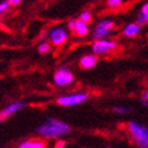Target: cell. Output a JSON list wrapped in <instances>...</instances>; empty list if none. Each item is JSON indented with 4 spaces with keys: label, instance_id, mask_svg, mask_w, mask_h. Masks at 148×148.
Here are the masks:
<instances>
[{
    "label": "cell",
    "instance_id": "6da1fadb",
    "mask_svg": "<svg viewBox=\"0 0 148 148\" xmlns=\"http://www.w3.org/2000/svg\"><path fill=\"white\" fill-rule=\"evenodd\" d=\"M36 132L39 134V136L44 138L57 140L68 135L71 132V126L63 120L56 118H47L36 127Z\"/></svg>",
    "mask_w": 148,
    "mask_h": 148
},
{
    "label": "cell",
    "instance_id": "7a4b0ae2",
    "mask_svg": "<svg viewBox=\"0 0 148 148\" xmlns=\"http://www.w3.org/2000/svg\"><path fill=\"white\" fill-rule=\"evenodd\" d=\"M126 130L131 141L138 148H148V127L137 120H130L126 124Z\"/></svg>",
    "mask_w": 148,
    "mask_h": 148
},
{
    "label": "cell",
    "instance_id": "3957f363",
    "mask_svg": "<svg viewBox=\"0 0 148 148\" xmlns=\"http://www.w3.org/2000/svg\"><path fill=\"white\" fill-rule=\"evenodd\" d=\"M115 27V22L112 18H102L95 23L92 28V38L94 40L97 39H109L110 35L113 34V30Z\"/></svg>",
    "mask_w": 148,
    "mask_h": 148
},
{
    "label": "cell",
    "instance_id": "277c9868",
    "mask_svg": "<svg viewBox=\"0 0 148 148\" xmlns=\"http://www.w3.org/2000/svg\"><path fill=\"white\" fill-rule=\"evenodd\" d=\"M89 94L85 91H78V92H72V94H67L63 96H60L56 103L61 107H74V106H79L83 104L89 100Z\"/></svg>",
    "mask_w": 148,
    "mask_h": 148
},
{
    "label": "cell",
    "instance_id": "5b68a950",
    "mask_svg": "<svg viewBox=\"0 0 148 148\" xmlns=\"http://www.w3.org/2000/svg\"><path fill=\"white\" fill-rule=\"evenodd\" d=\"M118 42L112 39H97L91 44V51L97 56H104L118 49Z\"/></svg>",
    "mask_w": 148,
    "mask_h": 148
},
{
    "label": "cell",
    "instance_id": "8992f818",
    "mask_svg": "<svg viewBox=\"0 0 148 148\" xmlns=\"http://www.w3.org/2000/svg\"><path fill=\"white\" fill-rule=\"evenodd\" d=\"M74 82V74L68 66H61L53 73V84L58 88L69 86Z\"/></svg>",
    "mask_w": 148,
    "mask_h": 148
},
{
    "label": "cell",
    "instance_id": "52a82bcc",
    "mask_svg": "<svg viewBox=\"0 0 148 148\" xmlns=\"http://www.w3.org/2000/svg\"><path fill=\"white\" fill-rule=\"evenodd\" d=\"M47 39L53 46H62L68 40V32L61 26L53 27L47 32Z\"/></svg>",
    "mask_w": 148,
    "mask_h": 148
},
{
    "label": "cell",
    "instance_id": "ba28073f",
    "mask_svg": "<svg viewBox=\"0 0 148 148\" xmlns=\"http://www.w3.org/2000/svg\"><path fill=\"white\" fill-rule=\"evenodd\" d=\"M68 27V30L74 34L78 38H85L90 34V27H89V23H85L83 21H80L79 18L78 20H71L67 24Z\"/></svg>",
    "mask_w": 148,
    "mask_h": 148
},
{
    "label": "cell",
    "instance_id": "9c48e42d",
    "mask_svg": "<svg viewBox=\"0 0 148 148\" xmlns=\"http://www.w3.org/2000/svg\"><path fill=\"white\" fill-rule=\"evenodd\" d=\"M27 107V102L24 101H16V102H12L10 104H8L1 112H0V118L1 119H6V118H10L11 115H14L15 113H17L18 110H21L23 108Z\"/></svg>",
    "mask_w": 148,
    "mask_h": 148
},
{
    "label": "cell",
    "instance_id": "30bf717a",
    "mask_svg": "<svg viewBox=\"0 0 148 148\" xmlns=\"http://www.w3.org/2000/svg\"><path fill=\"white\" fill-rule=\"evenodd\" d=\"M98 63V56L95 55L94 52L92 53H86L84 56L80 57L79 60V67L84 71H89V69H92L95 68Z\"/></svg>",
    "mask_w": 148,
    "mask_h": 148
},
{
    "label": "cell",
    "instance_id": "8fae6325",
    "mask_svg": "<svg viewBox=\"0 0 148 148\" xmlns=\"http://www.w3.org/2000/svg\"><path fill=\"white\" fill-rule=\"evenodd\" d=\"M141 27L142 26L138 24L137 22H130V23H127L126 26H124L121 33L125 38H129V39L136 38V36H138L141 33Z\"/></svg>",
    "mask_w": 148,
    "mask_h": 148
},
{
    "label": "cell",
    "instance_id": "7c38bea8",
    "mask_svg": "<svg viewBox=\"0 0 148 148\" xmlns=\"http://www.w3.org/2000/svg\"><path fill=\"white\" fill-rule=\"evenodd\" d=\"M136 22L141 26H146L148 24V0L141 5L140 11L137 12V16H136Z\"/></svg>",
    "mask_w": 148,
    "mask_h": 148
},
{
    "label": "cell",
    "instance_id": "4fadbf2b",
    "mask_svg": "<svg viewBox=\"0 0 148 148\" xmlns=\"http://www.w3.org/2000/svg\"><path fill=\"white\" fill-rule=\"evenodd\" d=\"M17 148H46V143L41 138H32L20 143Z\"/></svg>",
    "mask_w": 148,
    "mask_h": 148
},
{
    "label": "cell",
    "instance_id": "5bb4252c",
    "mask_svg": "<svg viewBox=\"0 0 148 148\" xmlns=\"http://www.w3.org/2000/svg\"><path fill=\"white\" fill-rule=\"evenodd\" d=\"M51 46H52V44L50 41H46V40H42V41H40L39 44H38V52L39 53H41V55H46V53H49L51 51Z\"/></svg>",
    "mask_w": 148,
    "mask_h": 148
},
{
    "label": "cell",
    "instance_id": "9a60e30c",
    "mask_svg": "<svg viewBox=\"0 0 148 148\" xmlns=\"http://www.w3.org/2000/svg\"><path fill=\"white\" fill-rule=\"evenodd\" d=\"M130 110L131 108L127 106H113L112 107V112L118 115H125L127 113H130Z\"/></svg>",
    "mask_w": 148,
    "mask_h": 148
},
{
    "label": "cell",
    "instance_id": "2e32d148",
    "mask_svg": "<svg viewBox=\"0 0 148 148\" xmlns=\"http://www.w3.org/2000/svg\"><path fill=\"white\" fill-rule=\"evenodd\" d=\"M79 20L80 21H83V22H85V23H92V21H94V16H92V14L90 11H83L82 14L79 15Z\"/></svg>",
    "mask_w": 148,
    "mask_h": 148
},
{
    "label": "cell",
    "instance_id": "e0dca14e",
    "mask_svg": "<svg viewBox=\"0 0 148 148\" xmlns=\"http://www.w3.org/2000/svg\"><path fill=\"white\" fill-rule=\"evenodd\" d=\"M124 3V0H107L106 4L109 9H118L123 5Z\"/></svg>",
    "mask_w": 148,
    "mask_h": 148
},
{
    "label": "cell",
    "instance_id": "ac0fdd59",
    "mask_svg": "<svg viewBox=\"0 0 148 148\" xmlns=\"http://www.w3.org/2000/svg\"><path fill=\"white\" fill-rule=\"evenodd\" d=\"M10 6L11 5H10V3L8 1V0H1V1H0V16L4 15L5 12H8Z\"/></svg>",
    "mask_w": 148,
    "mask_h": 148
},
{
    "label": "cell",
    "instance_id": "d6986e66",
    "mask_svg": "<svg viewBox=\"0 0 148 148\" xmlns=\"http://www.w3.org/2000/svg\"><path fill=\"white\" fill-rule=\"evenodd\" d=\"M66 146H67V142L63 138H57L56 143H55V148H64Z\"/></svg>",
    "mask_w": 148,
    "mask_h": 148
},
{
    "label": "cell",
    "instance_id": "ffe728a7",
    "mask_svg": "<svg viewBox=\"0 0 148 148\" xmlns=\"http://www.w3.org/2000/svg\"><path fill=\"white\" fill-rule=\"evenodd\" d=\"M8 1L10 3L11 6H17V5H20L23 0H8Z\"/></svg>",
    "mask_w": 148,
    "mask_h": 148
},
{
    "label": "cell",
    "instance_id": "44dd1931",
    "mask_svg": "<svg viewBox=\"0 0 148 148\" xmlns=\"http://www.w3.org/2000/svg\"><path fill=\"white\" fill-rule=\"evenodd\" d=\"M141 104H142V106H145L146 108H148V101L146 100V98H141Z\"/></svg>",
    "mask_w": 148,
    "mask_h": 148
},
{
    "label": "cell",
    "instance_id": "7402d4cb",
    "mask_svg": "<svg viewBox=\"0 0 148 148\" xmlns=\"http://www.w3.org/2000/svg\"><path fill=\"white\" fill-rule=\"evenodd\" d=\"M143 98H146V100L148 101V89H147V90L143 92Z\"/></svg>",
    "mask_w": 148,
    "mask_h": 148
},
{
    "label": "cell",
    "instance_id": "603a6c76",
    "mask_svg": "<svg viewBox=\"0 0 148 148\" xmlns=\"http://www.w3.org/2000/svg\"><path fill=\"white\" fill-rule=\"evenodd\" d=\"M3 26V23H1V21H0V27H1Z\"/></svg>",
    "mask_w": 148,
    "mask_h": 148
},
{
    "label": "cell",
    "instance_id": "cb8c5ba5",
    "mask_svg": "<svg viewBox=\"0 0 148 148\" xmlns=\"http://www.w3.org/2000/svg\"><path fill=\"white\" fill-rule=\"evenodd\" d=\"M1 120H3V119H1V118H0V121H1Z\"/></svg>",
    "mask_w": 148,
    "mask_h": 148
}]
</instances>
